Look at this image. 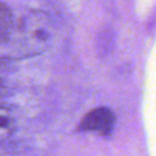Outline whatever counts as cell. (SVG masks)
Segmentation results:
<instances>
[{
  "mask_svg": "<svg viewBox=\"0 0 156 156\" xmlns=\"http://www.w3.org/2000/svg\"><path fill=\"white\" fill-rule=\"evenodd\" d=\"M115 126V115L107 107H96L88 112L80 121L78 129L83 132H96L101 135H108Z\"/></svg>",
  "mask_w": 156,
  "mask_h": 156,
  "instance_id": "6da1fadb",
  "label": "cell"
},
{
  "mask_svg": "<svg viewBox=\"0 0 156 156\" xmlns=\"http://www.w3.org/2000/svg\"><path fill=\"white\" fill-rule=\"evenodd\" d=\"M13 28H15V21L12 12L10 7L5 2H2L0 7V38L2 45L9 40Z\"/></svg>",
  "mask_w": 156,
  "mask_h": 156,
  "instance_id": "7a4b0ae2",
  "label": "cell"
},
{
  "mask_svg": "<svg viewBox=\"0 0 156 156\" xmlns=\"http://www.w3.org/2000/svg\"><path fill=\"white\" fill-rule=\"evenodd\" d=\"M10 127H13V118L9 115H6V110L2 108V113H1V132H2V136L5 135L6 130L9 129L10 132Z\"/></svg>",
  "mask_w": 156,
  "mask_h": 156,
  "instance_id": "3957f363",
  "label": "cell"
}]
</instances>
